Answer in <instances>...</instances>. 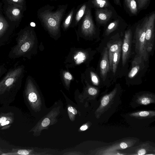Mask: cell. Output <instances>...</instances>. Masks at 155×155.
Listing matches in <instances>:
<instances>
[{
  "instance_id": "cell-1",
  "label": "cell",
  "mask_w": 155,
  "mask_h": 155,
  "mask_svg": "<svg viewBox=\"0 0 155 155\" xmlns=\"http://www.w3.org/2000/svg\"><path fill=\"white\" fill-rule=\"evenodd\" d=\"M68 7L67 4L59 5L55 10V7L54 6L46 5L38 9L37 18L41 24L49 31L58 32L59 31Z\"/></svg>"
},
{
  "instance_id": "cell-2",
  "label": "cell",
  "mask_w": 155,
  "mask_h": 155,
  "mask_svg": "<svg viewBox=\"0 0 155 155\" xmlns=\"http://www.w3.org/2000/svg\"><path fill=\"white\" fill-rule=\"evenodd\" d=\"M24 71V66L21 64H16L9 69L0 81V94L19 88Z\"/></svg>"
},
{
  "instance_id": "cell-3",
  "label": "cell",
  "mask_w": 155,
  "mask_h": 155,
  "mask_svg": "<svg viewBox=\"0 0 155 155\" xmlns=\"http://www.w3.org/2000/svg\"><path fill=\"white\" fill-rule=\"evenodd\" d=\"M32 31L27 29L18 34L16 39V44L12 48L9 52V58L15 59L26 56L32 46Z\"/></svg>"
},
{
  "instance_id": "cell-4",
  "label": "cell",
  "mask_w": 155,
  "mask_h": 155,
  "mask_svg": "<svg viewBox=\"0 0 155 155\" xmlns=\"http://www.w3.org/2000/svg\"><path fill=\"white\" fill-rule=\"evenodd\" d=\"M147 17V15L137 22L136 24L134 33L136 39V51L138 54L145 61L147 60L148 57V53L146 50L145 38V28Z\"/></svg>"
},
{
  "instance_id": "cell-5",
  "label": "cell",
  "mask_w": 155,
  "mask_h": 155,
  "mask_svg": "<svg viewBox=\"0 0 155 155\" xmlns=\"http://www.w3.org/2000/svg\"><path fill=\"white\" fill-rule=\"evenodd\" d=\"M78 24L81 31L85 35L92 36L96 34L97 28L94 21L91 8L88 6Z\"/></svg>"
},
{
  "instance_id": "cell-6",
  "label": "cell",
  "mask_w": 155,
  "mask_h": 155,
  "mask_svg": "<svg viewBox=\"0 0 155 155\" xmlns=\"http://www.w3.org/2000/svg\"><path fill=\"white\" fill-rule=\"evenodd\" d=\"M95 10V21L98 26H105L118 15L114 7Z\"/></svg>"
},
{
  "instance_id": "cell-7",
  "label": "cell",
  "mask_w": 155,
  "mask_h": 155,
  "mask_svg": "<svg viewBox=\"0 0 155 155\" xmlns=\"http://www.w3.org/2000/svg\"><path fill=\"white\" fill-rule=\"evenodd\" d=\"M25 94L28 101L33 109H39L41 105L40 98L34 89L31 81H27L25 90Z\"/></svg>"
},
{
  "instance_id": "cell-8",
  "label": "cell",
  "mask_w": 155,
  "mask_h": 155,
  "mask_svg": "<svg viewBox=\"0 0 155 155\" xmlns=\"http://www.w3.org/2000/svg\"><path fill=\"white\" fill-rule=\"evenodd\" d=\"M132 32L130 28L126 30L124 33L123 44H122V64L123 66L129 58L131 51Z\"/></svg>"
},
{
  "instance_id": "cell-9",
  "label": "cell",
  "mask_w": 155,
  "mask_h": 155,
  "mask_svg": "<svg viewBox=\"0 0 155 155\" xmlns=\"http://www.w3.org/2000/svg\"><path fill=\"white\" fill-rule=\"evenodd\" d=\"M145 28V38L146 46L150 43L153 44L154 39L155 12L153 11L147 15Z\"/></svg>"
},
{
  "instance_id": "cell-10",
  "label": "cell",
  "mask_w": 155,
  "mask_h": 155,
  "mask_svg": "<svg viewBox=\"0 0 155 155\" xmlns=\"http://www.w3.org/2000/svg\"><path fill=\"white\" fill-rule=\"evenodd\" d=\"M127 25L125 20L120 16L118 15L105 26V28L104 33L107 36L114 31L120 29H123L126 27Z\"/></svg>"
},
{
  "instance_id": "cell-11",
  "label": "cell",
  "mask_w": 155,
  "mask_h": 155,
  "mask_svg": "<svg viewBox=\"0 0 155 155\" xmlns=\"http://www.w3.org/2000/svg\"><path fill=\"white\" fill-rule=\"evenodd\" d=\"M100 74L103 80L105 79L107 72L110 69L108 56V49L107 47L104 49L100 65Z\"/></svg>"
},
{
  "instance_id": "cell-12",
  "label": "cell",
  "mask_w": 155,
  "mask_h": 155,
  "mask_svg": "<svg viewBox=\"0 0 155 155\" xmlns=\"http://www.w3.org/2000/svg\"><path fill=\"white\" fill-rule=\"evenodd\" d=\"M22 5L12 4L7 8L6 14L7 16L12 21H16L20 19L22 16L21 11Z\"/></svg>"
},
{
  "instance_id": "cell-13",
  "label": "cell",
  "mask_w": 155,
  "mask_h": 155,
  "mask_svg": "<svg viewBox=\"0 0 155 155\" xmlns=\"http://www.w3.org/2000/svg\"><path fill=\"white\" fill-rule=\"evenodd\" d=\"M9 27L8 22L0 16V46L4 45L9 39L10 35L7 33Z\"/></svg>"
},
{
  "instance_id": "cell-14",
  "label": "cell",
  "mask_w": 155,
  "mask_h": 155,
  "mask_svg": "<svg viewBox=\"0 0 155 155\" xmlns=\"http://www.w3.org/2000/svg\"><path fill=\"white\" fill-rule=\"evenodd\" d=\"M87 7V2L80 4L77 6L75 9L71 26H75L79 24L85 14Z\"/></svg>"
},
{
  "instance_id": "cell-15",
  "label": "cell",
  "mask_w": 155,
  "mask_h": 155,
  "mask_svg": "<svg viewBox=\"0 0 155 155\" xmlns=\"http://www.w3.org/2000/svg\"><path fill=\"white\" fill-rule=\"evenodd\" d=\"M124 9L130 16H137L139 13L135 0H123Z\"/></svg>"
},
{
  "instance_id": "cell-16",
  "label": "cell",
  "mask_w": 155,
  "mask_h": 155,
  "mask_svg": "<svg viewBox=\"0 0 155 155\" xmlns=\"http://www.w3.org/2000/svg\"><path fill=\"white\" fill-rule=\"evenodd\" d=\"M143 60V58L139 54L135 57L132 62L131 69L128 74L129 78H132L136 75L142 66Z\"/></svg>"
},
{
  "instance_id": "cell-17",
  "label": "cell",
  "mask_w": 155,
  "mask_h": 155,
  "mask_svg": "<svg viewBox=\"0 0 155 155\" xmlns=\"http://www.w3.org/2000/svg\"><path fill=\"white\" fill-rule=\"evenodd\" d=\"M87 2L88 6L91 9H100L113 7L109 0H89Z\"/></svg>"
},
{
  "instance_id": "cell-18",
  "label": "cell",
  "mask_w": 155,
  "mask_h": 155,
  "mask_svg": "<svg viewBox=\"0 0 155 155\" xmlns=\"http://www.w3.org/2000/svg\"><path fill=\"white\" fill-rule=\"evenodd\" d=\"M117 91V88L114 89L109 94L104 96L102 98L100 105L97 110L98 112H102L109 105L114 97Z\"/></svg>"
},
{
  "instance_id": "cell-19",
  "label": "cell",
  "mask_w": 155,
  "mask_h": 155,
  "mask_svg": "<svg viewBox=\"0 0 155 155\" xmlns=\"http://www.w3.org/2000/svg\"><path fill=\"white\" fill-rule=\"evenodd\" d=\"M122 44V41H117L113 44L110 43L107 44L110 69L111 70H112V62L114 54Z\"/></svg>"
},
{
  "instance_id": "cell-20",
  "label": "cell",
  "mask_w": 155,
  "mask_h": 155,
  "mask_svg": "<svg viewBox=\"0 0 155 155\" xmlns=\"http://www.w3.org/2000/svg\"><path fill=\"white\" fill-rule=\"evenodd\" d=\"M75 10L74 7H73L65 15L62 21V25L64 29H67L71 25Z\"/></svg>"
},
{
  "instance_id": "cell-21",
  "label": "cell",
  "mask_w": 155,
  "mask_h": 155,
  "mask_svg": "<svg viewBox=\"0 0 155 155\" xmlns=\"http://www.w3.org/2000/svg\"><path fill=\"white\" fill-rule=\"evenodd\" d=\"M130 115L137 118H145L154 116L155 112L153 111H141L131 113Z\"/></svg>"
},
{
  "instance_id": "cell-22",
  "label": "cell",
  "mask_w": 155,
  "mask_h": 155,
  "mask_svg": "<svg viewBox=\"0 0 155 155\" xmlns=\"http://www.w3.org/2000/svg\"><path fill=\"white\" fill-rule=\"evenodd\" d=\"M128 141H123L120 143L114 144L113 145L108 148L105 150L107 152L114 151L117 149L126 148L131 146V143Z\"/></svg>"
},
{
  "instance_id": "cell-23",
  "label": "cell",
  "mask_w": 155,
  "mask_h": 155,
  "mask_svg": "<svg viewBox=\"0 0 155 155\" xmlns=\"http://www.w3.org/2000/svg\"><path fill=\"white\" fill-rule=\"evenodd\" d=\"M122 45L120 46L113 55L112 62V71L114 74L116 72L117 65L119 61L121 51Z\"/></svg>"
},
{
  "instance_id": "cell-24",
  "label": "cell",
  "mask_w": 155,
  "mask_h": 155,
  "mask_svg": "<svg viewBox=\"0 0 155 155\" xmlns=\"http://www.w3.org/2000/svg\"><path fill=\"white\" fill-rule=\"evenodd\" d=\"M154 101L152 95L150 94H144L139 97L137 99V102L140 104L146 105Z\"/></svg>"
},
{
  "instance_id": "cell-25",
  "label": "cell",
  "mask_w": 155,
  "mask_h": 155,
  "mask_svg": "<svg viewBox=\"0 0 155 155\" xmlns=\"http://www.w3.org/2000/svg\"><path fill=\"white\" fill-rule=\"evenodd\" d=\"M137 5L138 12L146 9L149 5L150 0H135Z\"/></svg>"
},
{
  "instance_id": "cell-26",
  "label": "cell",
  "mask_w": 155,
  "mask_h": 155,
  "mask_svg": "<svg viewBox=\"0 0 155 155\" xmlns=\"http://www.w3.org/2000/svg\"><path fill=\"white\" fill-rule=\"evenodd\" d=\"M74 58L77 64H80L85 60L86 55L83 52L80 51L74 56Z\"/></svg>"
},
{
  "instance_id": "cell-27",
  "label": "cell",
  "mask_w": 155,
  "mask_h": 155,
  "mask_svg": "<svg viewBox=\"0 0 155 155\" xmlns=\"http://www.w3.org/2000/svg\"><path fill=\"white\" fill-rule=\"evenodd\" d=\"M68 110L69 114V116L71 120L73 119L74 116L77 114V110L71 106L68 107Z\"/></svg>"
},
{
  "instance_id": "cell-28",
  "label": "cell",
  "mask_w": 155,
  "mask_h": 155,
  "mask_svg": "<svg viewBox=\"0 0 155 155\" xmlns=\"http://www.w3.org/2000/svg\"><path fill=\"white\" fill-rule=\"evenodd\" d=\"M7 72V69L5 65L3 64H0V79Z\"/></svg>"
},
{
  "instance_id": "cell-29",
  "label": "cell",
  "mask_w": 155,
  "mask_h": 155,
  "mask_svg": "<svg viewBox=\"0 0 155 155\" xmlns=\"http://www.w3.org/2000/svg\"><path fill=\"white\" fill-rule=\"evenodd\" d=\"M29 154V151L26 150H19L12 154L28 155Z\"/></svg>"
},
{
  "instance_id": "cell-30",
  "label": "cell",
  "mask_w": 155,
  "mask_h": 155,
  "mask_svg": "<svg viewBox=\"0 0 155 155\" xmlns=\"http://www.w3.org/2000/svg\"><path fill=\"white\" fill-rule=\"evenodd\" d=\"M8 2L12 4L22 5L24 2V0H7Z\"/></svg>"
},
{
  "instance_id": "cell-31",
  "label": "cell",
  "mask_w": 155,
  "mask_h": 155,
  "mask_svg": "<svg viewBox=\"0 0 155 155\" xmlns=\"http://www.w3.org/2000/svg\"><path fill=\"white\" fill-rule=\"evenodd\" d=\"M91 78L92 81L95 84H97L99 83V79L97 76L94 73H91Z\"/></svg>"
},
{
  "instance_id": "cell-32",
  "label": "cell",
  "mask_w": 155,
  "mask_h": 155,
  "mask_svg": "<svg viewBox=\"0 0 155 155\" xmlns=\"http://www.w3.org/2000/svg\"><path fill=\"white\" fill-rule=\"evenodd\" d=\"M88 92L90 94L92 95H96L97 92V89L92 87H90L88 89Z\"/></svg>"
},
{
  "instance_id": "cell-33",
  "label": "cell",
  "mask_w": 155,
  "mask_h": 155,
  "mask_svg": "<svg viewBox=\"0 0 155 155\" xmlns=\"http://www.w3.org/2000/svg\"><path fill=\"white\" fill-rule=\"evenodd\" d=\"M50 120L48 118H46L44 119L41 123V125L43 127L48 126L50 124Z\"/></svg>"
},
{
  "instance_id": "cell-34",
  "label": "cell",
  "mask_w": 155,
  "mask_h": 155,
  "mask_svg": "<svg viewBox=\"0 0 155 155\" xmlns=\"http://www.w3.org/2000/svg\"><path fill=\"white\" fill-rule=\"evenodd\" d=\"M153 44L150 43L148 44L146 47L147 52L149 53L151 51L153 48Z\"/></svg>"
},
{
  "instance_id": "cell-35",
  "label": "cell",
  "mask_w": 155,
  "mask_h": 155,
  "mask_svg": "<svg viewBox=\"0 0 155 155\" xmlns=\"http://www.w3.org/2000/svg\"><path fill=\"white\" fill-rule=\"evenodd\" d=\"M146 153V150L143 148H141L139 149L137 152V154L139 155H144Z\"/></svg>"
},
{
  "instance_id": "cell-36",
  "label": "cell",
  "mask_w": 155,
  "mask_h": 155,
  "mask_svg": "<svg viewBox=\"0 0 155 155\" xmlns=\"http://www.w3.org/2000/svg\"><path fill=\"white\" fill-rule=\"evenodd\" d=\"M64 78L68 80H71L72 79V76L68 72H66L64 75Z\"/></svg>"
},
{
  "instance_id": "cell-37",
  "label": "cell",
  "mask_w": 155,
  "mask_h": 155,
  "mask_svg": "<svg viewBox=\"0 0 155 155\" xmlns=\"http://www.w3.org/2000/svg\"><path fill=\"white\" fill-rule=\"evenodd\" d=\"M114 3L120 7H121L122 5L120 1V0H113Z\"/></svg>"
},
{
  "instance_id": "cell-38",
  "label": "cell",
  "mask_w": 155,
  "mask_h": 155,
  "mask_svg": "<svg viewBox=\"0 0 155 155\" xmlns=\"http://www.w3.org/2000/svg\"><path fill=\"white\" fill-rule=\"evenodd\" d=\"M88 128V126L86 125L82 126L81 127L80 129L82 131H84L87 130Z\"/></svg>"
},
{
  "instance_id": "cell-39",
  "label": "cell",
  "mask_w": 155,
  "mask_h": 155,
  "mask_svg": "<svg viewBox=\"0 0 155 155\" xmlns=\"http://www.w3.org/2000/svg\"><path fill=\"white\" fill-rule=\"evenodd\" d=\"M7 118L5 117H3L0 118V124H1L3 122L6 121Z\"/></svg>"
},
{
  "instance_id": "cell-40",
  "label": "cell",
  "mask_w": 155,
  "mask_h": 155,
  "mask_svg": "<svg viewBox=\"0 0 155 155\" xmlns=\"http://www.w3.org/2000/svg\"><path fill=\"white\" fill-rule=\"evenodd\" d=\"M10 123V121H6L1 124V126H4Z\"/></svg>"
},
{
  "instance_id": "cell-41",
  "label": "cell",
  "mask_w": 155,
  "mask_h": 155,
  "mask_svg": "<svg viewBox=\"0 0 155 155\" xmlns=\"http://www.w3.org/2000/svg\"><path fill=\"white\" fill-rule=\"evenodd\" d=\"M31 25L32 27H35V24L34 22H31Z\"/></svg>"
},
{
  "instance_id": "cell-42",
  "label": "cell",
  "mask_w": 155,
  "mask_h": 155,
  "mask_svg": "<svg viewBox=\"0 0 155 155\" xmlns=\"http://www.w3.org/2000/svg\"><path fill=\"white\" fill-rule=\"evenodd\" d=\"M49 0V1H56L58 0Z\"/></svg>"
},
{
  "instance_id": "cell-43",
  "label": "cell",
  "mask_w": 155,
  "mask_h": 155,
  "mask_svg": "<svg viewBox=\"0 0 155 155\" xmlns=\"http://www.w3.org/2000/svg\"><path fill=\"white\" fill-rule=\"evenodd\" d=\"M1 4L0 3V7L1 6Z\"/></svg>"
}]
</instances>
